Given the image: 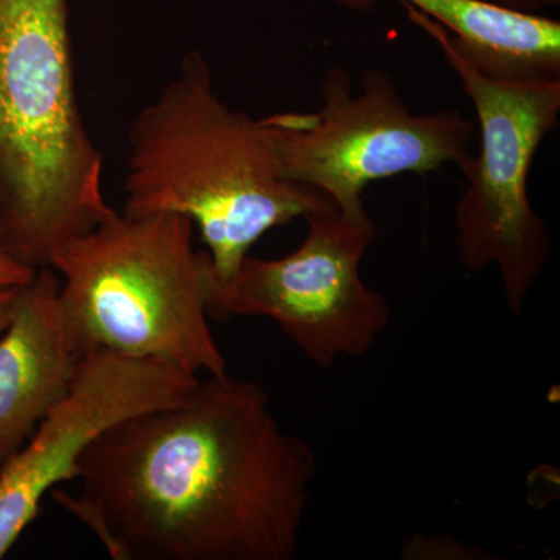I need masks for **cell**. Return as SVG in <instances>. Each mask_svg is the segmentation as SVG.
Here are the masks:
<instances>
[{"mask_svg": "<svg viewBox=\"0 0 560 560\" xmlns=\"http://www.w3.org/2000/svg\"><path fill=\"white\" fill-rule=\"evenodd\" d=\"M318 463L267 390L224 372L101 434L80 495L54 493L114 560H291Z\"/></svg>", "mask_w": 560, "mask_h": 560, "instance_id": "cell-1", "label": "cell"}, {"mask_svg": "<svg viewBox=\"0 0 560 560\" xmlns=\"http://www.w3.org/2000/svg\"><path fill=\"white\" fill-rule=\"evenodd\" d=\"M128 145L124 212L187 217L220 280L268 231L337 209L326 195L283 176L270 124L221 101L197 50L184 55L178 75L140 110Z\"/></svg>", "mask_w": 560, "mask_h": 560, "instance_id": "cell-2", "label": "cell"}, {"mask_svg": "<svg viewBox=\"0 0 560 560\" xmlns=\"http://www.w3.org/2000/svg\"><path fill=\"white\" fill-rule=\"evenodd\" d=\"M81 116L69 0H0V246L49 268L110 212Z\"/></svg>", "mask_w": 560, "mask_h": 560, "instance_id": "cell-3", "label": "cell"}, {"mask_svg": "<svg viewBox=\"0 0 560 560\" xmlns=\"http://www.w3.org/2000/svg\"><path fill=\"white\" fill-rule=\"evenodd\" d=\"M191 234L179 213L113 209L55 250L49 268L62 278L58 305L80 359L106 352L194 375L228 372L206 308L209 254Z\"/></svg>", "mask_w": 560, "mask_h": 560, "instance_id": "cell-4", "label": "cell"}, {"mask_svg": "<svg viewBox=\"0 0 560 560\" xmlns=\"http://www.w3.org/2000/svg\"><path fill=\"white\" fill-rule=\"evenodd\" d=\"M401 5L440 47L477 113L480 151L458 164L466 179L455 208L458 259L469 272L495 267L506 305L518 315L550 256V231L530 205L528 180L537 150L559 127L560 80L493 79L444 27Z\"/></svg>", "mask_w": 560, "mask_h": 560, "instance_id": "cell-5", "label": "cell"}, {"mask_svg": "<svg viewBox=\"0 0 560 560\" xmlns=\"http://www.w3.org/2000/svg\"><path fill=\"white\" fill-rule=\"evenodd\" d=\"M316 113L265 117L287 179L330 198L341 213L363 215L361 194L401 173L441 171L469 156L475 124L459 110L415 114L388 73L370 69L352 94L348 70L331 66Z\"/></svg>", "mask_w": 560, "mask_h": 560, "instance_id": "cell-6", "label": "cell"}, {"mask_svg": "<svg viewBox=\"0 0 560 560\" xmlns=\"http://www.w3.org/2000/svg\"><path fill=\"white\" fill-rule=\"evenodd\" d=\"M300 248L275 260L245 257L230 278L206 265L205 300L217 319L267 318L313 363L330 370L341 357H360L390 320L388 301L361 278L375 237L370 215L338 209L313 212ZM209 254V253H208Z\"/></svg>", "mask_w": 560, "mask_h": 560, "instance_id": "cell-7", "label": "cell"}, {"mask_svg": "<svg viewBox=\"0 0 560 560\" xmlns=\"http://www.w3.org/2000/svg\"><path fill=\"white\" fill-rule=\"evenodd\" d=\"M198 381L164 361L106 352L81 357L66 396L0 467V559L38 517L44 495L75 480L92 442L121 420L183 400Z\"/></svg>", "mask_w": 560, "mask_h": 560, "instance_id": "cell-8", "label": "cell"}, {"mask_svg": "<svg viewBox=\"0 0 560 560\" xmlns=\"http://www.w3.org/2000/svg\"><path fill=\"white\" fill-rule=\"evenodd\" d=\"M60 279L51 268L22 285L9 326L0 334V467L16 455L66 396L80 357L58 305Z\"/></svg>", "mask_w": 560, "mask_h": 560, "instance_id": "cell-9", "label": "cell"}, {"mask_svg": "<svg viewBox=\"0 0 560 560\" xmlns=\"http://www.w3.org/2000/svg\"><path fill=\"white\" fill-rule=\"evenodd\" d=\"M377 0H337L368 11ZM451 33L467 60L493 79L560 80V22L489 0H397Z\"/></svg>", "mask_w": 560, "mask_h": 560, "instance_id": "cell-10", "label": "cell"}, {"mask_svg": "<svg viewBox=\"0 0 560 560\" xmlns=\"http://www.w3.org/2000/svg\"><path fill=\"white\" fill-rule=\"evenodd\" d=\"M38 271L24 267L0 246V287L25 285L35 279Z\"/></svg>", "mask_w": 560, "mask_h": 560, "instance_id": "cell-11", "label": "cell"}, {"mask_svg": "<svg viewBox=\"0 0 560 560\" xmlns=\"http://www.w3.org/2000/svg\"><path fill=\"white\" fill-rule=\"evenodd\" d=\"M27 285V283H25ZM21 287H0V334L9 326L16 308Z\"/></svg>", "mask_w": 560, "mask_h": 560, "instance_id": "cell-12", "label": "cell"}, {"mask_svg": "<svg viewBox=\"0 0 560 560\" xmlns=\"http://www.w3.org/2000/svg\"><path fill=\"white\" fill-rule=\"evenodd\" d=\"M497 5L506 7V9L526 11V13H539L550 7L559 5L560 0H489Z\"/></svg>", "mask_w": 560, "mask_h": 560, "instance_id": "cell-13", "label": "cell"}]
</instances>
